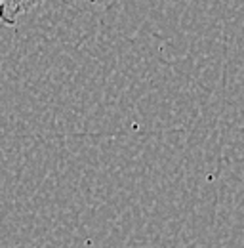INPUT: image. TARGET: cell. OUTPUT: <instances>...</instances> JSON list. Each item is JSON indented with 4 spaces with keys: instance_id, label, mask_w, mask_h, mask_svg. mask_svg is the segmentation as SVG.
Instances as JSON below:
<instances>
[{
    "instance_id": "cell-1",
    "label": "cell",
    "mask_w": 244,
    "mask_h": 248,
    "mask_svg": "<svg viewBox=\"0 0 244 248\" xmlns=\"http://www.w3.org/2000/svg\"><path fill=\"white\" fill-rule=\"evenodd\" d=\"M46 0H0V23L6 27H15L19 17L38 8Z\"/></svg>"
}]
</instances>
